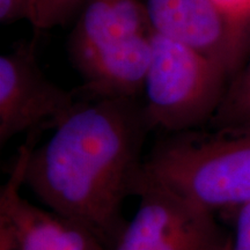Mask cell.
Masks as SVG:
<instances>
[{"mask_svg":"<svg viewBox=\"0 0 250 250\" xmlns=\"http://www.w3.org/2000/svg\"><path fill=\"white\" fill-rule=\"evenodd\" d=\"M230 250H250V202L237 208Z\"/></svg>","mask_w":250,"mask_h":250,"instance_id":"7c38bea8","label":"cell"},{"mask_svg":"<svg viewBox=\"0 0 250 250\" xmlns=\"http://www.w3.org/2000/svg\"><path fill=\"white\" fill-rule=\"evenodd\" d=\"M151 46L143 103L152 130L175 133L210 123L229 78L201 55L153 30Z\"/></svg>","mask_w":250,"mask_h":250,"instance_id":"3957f363","label":"cell"},{"mask_svg":"<svg viewBox=\"0 0 250 250\" xmlns=\"http://www.w3.org/2000/svg\"><path fill=\"white\" fill-rule=\"evenodd\" d=\"M139 206L114 250H214L225 237L214 214L199 208L144 170Z\"/></svg>","mask_w":250,"mask_h":250,"instance_id":"277c9868","label":"cell"},{"mask_svg":"<svg viewBox=\"0 0 250 250\" xmlns=\"http://www.w3.org/2000/svg\"><path fill=\"white\" fill-rule=\"evenodd\" d=\"M152 30L189 48L229 80L250 51V22L232 17L213 0H144Z\"/></svg>","mask_w":250,"mask_h":250,"instance_id":"8992f818","label":"cell"},{"mask_svg":"<svg viewBox=\"0 0 250 250\" xmlns=\"http://www.w3.org/2000/svg\"><path fill=\"white\" fill-rule=\"evenodd\" d=\"M152 33L144 0H86L68 40L78 71L136 37Z\"/></svg>","mask_w":250,"mask_h":250,"instance_id":"ba28073f","label":"cell"},{"mask_svg":"<svg viewBox=\"0 0 250 250\" xmlns=\"http://www.w3.org/2000/svg\"><path fill=\"white\" fill-rule=\"evenodd\" d=\"M151 131L139 99H79L43 145L20 147L24 186L114 250L127 224L122 205L142 181Z\"/></svg>","mask_w":250,"mask_h":250,"instance_id":"6da1fadb","label":"cell"},{"mask_svg":"<svg viewBox=\"0 0 250 250\" xmlns=\"http://www.w3.org/2000/svg\"><path fill=\"white\" fill-rule=\"evenodd\" d=\"M34 0H0V21L2 24L19 20L30 21Z\"/></svg>","mask_w":250,"mask_h":250,"instance_id":"8fae6325","label":"cell"},{"mask_svg":"<svg viewBox=\"0 0 250 250\" xmlns=\"http://www.w3.org/2000/svg\"><path fill=\"white\" fill-rule=\"evenodd\" d=\"M0 250H12L4 242H0Z\"/></svg>","mask_w":250,"mask_h":250,"instance_id":"9a60e30c","label":"cell"},{"mask_svg":"<svg viewBox=\"0 0 250 250\" xmlns=\"http://www.w3.org/2000/svg\"><path fill=\"white\" fill-rule=\"evenodd\" d=\"M167 133L145 156L144 170L214 214L250 202V127Z\"/></svg>","mask_w":250,"mask_h":250,"instance_id":"7a4b0ae2","label":"cell"},{"mask_svg":"<svg viewBox=\"0 0 250 250\" xmlns=\"http://www.w3.org/2000/svg\"><path fill=\"white\" fill-rule=\"evenodd\" d=\"M23 155L19 149L0 190V242L12 250H108L90 230L21 196Z\"/></svg>","mask_w":250,"mask_h":250,"instance_id":"52a82bcc","label":"cell"},{"mask_svg":"<svg viewBox=\"0 0 250 250\" xmlns=\"http://www.w3.org/2000/svg\"><path fill=\"white\" fill-rule=\"evenodd\" d=\"M208 125L211 129L250 127V51L228 83L223 101Z\"/></svg>","mask_w":250,"mask_h":250,"instance_id":"9c48e42d","label":"cell"},{"mask_svg":"<svg viewBox=\"0 0 250 250\" xmlns=\"http://www.w3.org/2000/svg\"><path fill=\"white\" fill-rule=\"evenodd\" d=\"M77 93L55 85L36 58V43L22 42L0 57V145L27 133L36 143L44 130H54L76 107Z\"/></svg>","mask_w":250,"mask_h":250,"instance_id":"5b68a950","label":"cell"},{"mask_svg":"<svg viewBox=\"0 0 250 250\" xmlns=\"http://www.w3.org/2000/svg\"><path fill=\"white\" fill-rule=\"evenodd\" d=\"M86 0H34L29 22L35 30H46L65 24L79 13Z\"/></svg>","mask_w":250,"mask_h":250,"instance_id":"30bf717a","label":"cell"},{"mask_svg":"<svg viewBox=\"0 0 250 250\" xmlns=\"http://www.w3.org/2000/svg\"><path fill=\"white\" fill-rule=\"evenodd\" d=\"M213 1L232 17L250 22V0H213Z\"/></svg>","mask_w":250,"mask_h":250,"instance_id":"4fadbf2b","label":"cell"},{"mask_svg":"<svg viewBox=\"0 0 250 250\" xmlns=\"http://www.w3.org/2000/svg\"><path fill=\"white\" fill-rule=\"evenodd\" d=\"M214 250H230V239L229 237L225 240L221 245H219Z\"/></svg>","mask_w":250,"mask_h":250,"instance_id":"5bb4252c","label":"cell"}]
</instances>
